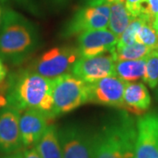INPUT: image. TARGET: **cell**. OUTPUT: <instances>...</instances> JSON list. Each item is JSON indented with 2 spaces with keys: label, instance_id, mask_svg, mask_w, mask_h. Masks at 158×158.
I'll return each instance as SVG.
<instances>
[{
  "label": "cell",
  "instance_id": "cell-11",
  "mask_svg": "<svg viewBox=\"0 0 158 158\" xmlns=\"http://www.w3.org/2000/svg\"><path fill=\"white\" fill-rule=\"evenodd\" d=\"M21 112L6 105L0 111V153L5 155L18 152L23 146L19 118Z\"/></svg>",
  "mask_w": 158,
  "mask_h": 158
},
{
  "label": "cell",
  "instance_id": "cell-23",
  "mask_svg": "<svg viewBox=\"0 0 158 158\" xmlns=\"http://www.w3.org/2000/svg\"><path fill=\"white\" fill-rule=\"evenodd\" d=\"M23 158H41L37 149L34 148H29L23 153Z\"/></svg>",
  "mask_w": 158,
  "mask_h": 158
},
{
  "label": "cell",
  "instance_id": "cell-21",
  "mask_svg": "<svg viewBox=\"0 0 158 158\" xmlns=\"http://www.w3.org/2000/svg\"><path fill=\"white\" fill-rule=\"evenodd\" d=\"M136 42L141 43L152 49L158 48V36L152 25L147 22L143 23L137 35Z\"/></svg>",
  "mask_w": 158,
  "mask_h": 158
},
{
  "label": "cell",
  "instance_id": "cell-22",
  "mask_svg": "<svg viewBox=\"0 0 158 158\" xmlns=\"http://www.w3.org/2000/svg\"><path fill=\"white\" fill-rule=\"evenodd\" d=\"M145 1L146 0H125L126 7L134 19L141 15V6Z\"/></svg>",
  "mask_w": 158,
  "mask_h": 158
},
{
  "label": "cell",
  "instance_id": "cell-15",
  "mask_svg": "<svg viewBox=\"0 0 158 158\" xmlns=\"http://www.w3.org/2000/svg\"><path fill=\"white\" fill-rule=\"evenodd\" d=\"M35 148L41 158H63L58 138V130L53 125L48 126Z\"/></svg>",
  "mask_w": 158,
  "mask_h": 158
},
{
  "label": "cell",
  "instance_id": "cell-9",
  "mask_svg": "<svg viewBox=\"0 0 158 158\" xmlns=\"http://www.w3.org/2000/svg\"><path fill=\"white\" fill-rule=\"evenodd\" d=\"M70 73L86 84H91L99 79L116 76L115 60L111 52L90 58L80 57Z\"/></svg>",
  "mask_w": 158,
  "mask_h": 158
},
{
  "label": "cell",
  "instance_id": "cell-27",
  "mask_svg": "<svg viewBox=\"0 0 158 158\" xmlns=\"http://www.w3.org/2000/svg\"><path fill=\"white\" fill-rule=\"evenodd\" d=\"M152 27L154 30L156 31V33L157 34L158 36V14L156 15V17L155 18V19H154V22L152 24Z\"/></svg>",
  "mask_w": 158,
  "mask_h": 158
},
{
  "label": "cell",
  "instance_id": "cell-18",
  "mask_svg": "<svg viewBox=\"0 0 158 158\" xmlns=\"http://www.w3.org/2000/svg\"><path fill=\"white\" fill-rule=\"evenodd\" d=\"M152 48L143 45L139 42H135L131 45L125 46L117 48L116 47L111 51L115 62L126 61V60H140L144 59L152 51Z\"/></svg>",
  "mask_w": 158,
  "mask_h": 158
},
{
  "label": "cell",
  "instance_id": "cell-16",
  "mask_svg": "<svg viewBox=\"0 0 158 158\" xmlns=\"http://www.w3.org/2000/svg\"><path fill=\"white\" fill-rule=\"evenodd\" d=\"M110 16L108 27L113 34L119 37L134 18L127 11L125 0H114L110 3Z\"/></svg>",
  "mask_w": 158,
  "mask_h": 158
},
{
  "label": "cell",
  "instance_id": "cell-25",
  "mask_svg": "<svg viewBox=\"0 0 158 158\" xmlns=\"http://www.w3.org/2000/svg\"><path fill=\"white\" fill-rule=\"evenodd\" d=\"M1 158H23V153L18 151V152L6 155V156H4L3 157Z\"/></svg>",
  "mask_w": 158,
  "mask_h": 158
},
{
  "label": "cell",
  "instance_id": "cell-17",
  "mask_svg": "<svg viewBox=\"0 0 158 158\" xmlns=\"http://www.w3.org/2000/svg\"><path fill=\"white\" fill-rule=\"evenodd\" d=\"M146 60H126L115 62L116 76L125 82L132 83L143 78Z\"/></svg>",
  "mask_w": 158,
  "mask_h": 158
},
{
  "label": "cell",
  "instance_id": "cell-19",
  "mask_svg": "<svg viewBox=\"0 0 158 158\" xmlns=\"http://www.w3.org/2000/svg\"><path fill=\"white\" fill-rule=\"evenodd\" d=\"M143 81L150 88L155 89L158 85V48L153 49L147 57Z\"/></svg>",
  "mask_w": 158,
  "mask_h": 158
},
{
  "label": "cell",
  "instance_id": "cell-28",
  "mask_svg": "<svg viewBox=\"0 0 158 158\" xmlns=\"http://www.w3.org/2000/svg\"><path fill=\"white\" fill-rule=\"evenodd\" d=\"M91 1H95V2H104V3H107V4H110L113 2L114 0H91Z\"/></svg>",
  "mask_w": 158,
  "mask_h": 158
},
{
  "label": "cell",
  "instance_id": "cell-5",
  "mask_svg": "<svg viewBox=\"0 0 158 158\" xmlns=\"http://www.w3.org/2000/svg\"><path fill=\"white\" fill-rule=\"evenodd\" d=\"M79 58L77 48L56 47L38 57L29 69L42 77L53 79L71 72L74 64Z\"/></svg>",
  "mask_w": 158,
  "mask_h": 158
},
{
  "label": "cell",
  "instance_id": "cell-26",
  "mask_svg": "<svg viewBox=\"0 0 158 158\" xmlns=\"http://www.w3.org/2000/svg\"><path fill=\"white\" fill-rule=\"evenodd\" d=\"M3 0H0V27H1V25H2V22H3V19H4V13H5V11L6 9L4 8L3 6Z\"/></svg>",
  "mask_w": 158,
  "mask_h": 158
},
{
  "label": "cell",
  "instance_id": "cell-7",
  "mask_svg": "<svg viewBox=\"0 0 158 158\" xmlns=\"http://www.w3.org/2000/svg\"><path fill=\"white\" fill-rule=\"evenodd\" d=\"M63 158H93L94 134L78 125H68L58 130Z\"/></svg>",
  "mask_w": 158,
  "mask_h": 158
},
{
  "label": "cell",
  "instance_id": "cell-4",
  "mask_svg": "<svg viewBox=\"0 0 158 158\" xmlns=\"http://www.w3.org/2000/svg\"><path fill=\"white\" fill-rule=\"evenodd\" d=\"M53 115L56 117L76 110L88 102V84L73 74L52 79Z\"/></svg>",
  "mask_w": 158,
  "mask_h": 158
},
{
  "label": "cell",
  "instance_id": "cell-6",
  "mask_svg": "<svg viewBox=\"0 0 158 158\" xmlns=\"http://www.w3.org/2000/svg\"><path fill=\"white\" fill-rule=\"evenodd\" d=\"M110 5L104 2L90 1L77 11L63 31L64 36H73L85 32L108 27Z\"/></svg>",
  "mask_w": 158,
  "mask_h": 158
},
{
  "label": "cell",
  "instance_id": "cell-3",
  "mask_svg": "<svg viewBox=\"0 0 158 158\" xmlns=\"http://www.w3.org/2000/svg\"><path fill=\"white\" fill-rule=\"evenodd\" d=\"M136 124L127 112L109 118L94 134L93 158H134Z\"/></svg>",
  "mask_w": 158,
  "mask_h": 158
},
{
  "label": "cell",
  "instance_id": "cell-14",
  "mask_svg": "<svg viewBox=\"0 0 158 158\" xmlns=\"http://www.w3.org/2000/svg\"><path fill=\"white\" fill-rule=\"evenodd\" d=\"M123 103V109L135 115L141 116L150 106L151 98L143 83H127Z\"/></svg>",
  "mask_w": 158,
  "mask_h": 158
},
{
  "label": "cell",
  "instance_id": "cell-2",
  "mask_svg": "<svg viewBox=\"0 0 158 158\" xmlns=\"http://www.w3.org/2000/svg\"><path fill=\"white\" fill-rule=\"evenodd\" d=\"M39 45V34L27 19L6 9L0 27V59L18 65L27 60Z\"/></svg>",
  "mask_w": 158,
  "mask_h": 158
},
{
  "label": "cell",
  "instance_id": "cell-24",
  "mask_svg": "<svg viewBox=\"0 0 158 158\" xmlns=\"http://www.w3.org/2000/svg\"><path fill=\"white\" fill-rule=\"evenodd\" d=\"M7 77V69L5 66L2 59H0V83L5 81Z\"/></svg>",
  "mask_w": 158,
  "mask_h": 158
},
{
  "label": "cell",
  "instance_id": "cell-1",
  "mask_svg": "<svg viewBox=\"0 0 158 158\" xmlns=\"http://www.w3.org/2000/svg\"><path fill=\"white\" fill-rule=\"evenodd\" d=\"M8 106L20 112L34 109L54 118L52 79L42 77L32 69H25L11 75L6 90Z\"/></svg>",
  "mask_w": 158,
  "mask_h": 158
},
{
  "label": "cell",
  "instance_id": "cell-20",
  "mask_svg": "<svg viewBox=\"0 0 158 158\" xmlns=\"http://www.w3.org/2000/svg\"><path fill=\"white\" fill-rule=\"evenodd\" d=\"M144 22H146V21L142 18H135L127 26V27L125 29V31L121 34V35L118 37V43L116 45V48H122L125 46L135 43L138 33Z\"/></svg>",
  "mask_w": 158,
  "mask_h": 158
},
{
  "label": "cell",
  "instance_id": "cell-29",
  "mask_svg": "<svg viewBox=\"0 0 158 158\" xmlns=\"http://www.w3.org/2000/svg\"><path fill=\"white\" fill-rule=\"evenodd\" d=\"M156 95H157V98H158V90H157V92H156Z\"/></svg>",
  "mask_w": 158,
  "mask_h": 158
},
{
  "label": "cell",
  "instance_id": "cell-12",
  "mask_svg": "<svg viewBox=\"0 0 158 158\" xmlns=\"http://www.w3.org/2000/svg\"><path fill=\"white\" fill-rule=\"evenodd\" d=\"M118 37L109 29H98L79 34V56L90 58L111 52L118 43Z\"/></svg>",
  "mask_w": 158,
  "mask_h": 158
},
{
  "label": "cell",
  "instance_id": "cell-8",
  "mask_svg": "<svg viewBox=\"0 0 158 158\" xmlns=\"http://www.w3.org/2000/svg\"><path fill=\"white\" fill-rule=\"evenodd\" d=\"M136 130L134 158H158V112L140 116Z\"/></svg>",
  "mask_w": 158,
  "mask_h": 158
},
{
  "label": "cell",
  "instance_id": "cell-10",
  "mask_svg": "<svg viewBox=\"0 0 158 158\" xmlns=\"http://www.w3.org/2000/svg\"><path fill=\"white\" fill-rule=\"evenodd\" d=\"M127 83L117 76H114L88 84V102L101 106L123 108V98Z\"/></svg>",
  "mask_w": 158,
  "mask_h": 158
},
{
  "label": "cell",
  "instance_id": "cell-13",
  "mask_svg": "<svg viewBox=\"0 0 158 158\" xmlns=\"http://www.w3.org/2000/svg\"><path fill=\"white\" fill-rule=\"evenodd\" d=\"M48 117L40 111L28 109L20 114L19 130L23 146L35 145L48 128Z\"/></svg>",
  "mask_w": 158,
  "mask_h": 158
}]
</instances>
